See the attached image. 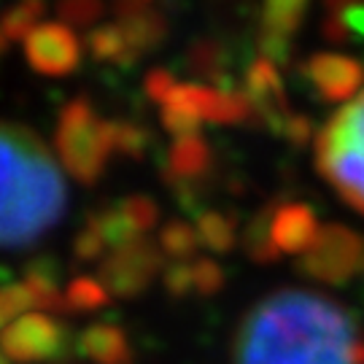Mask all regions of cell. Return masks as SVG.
Listing matches in <instances>:
<instances>
[{"mask_svg": "<svg viewBox=\"0 0 364 364\" xmlns=\"http://www.w3.org/2000/svg\"><path fill=\"white\" fill-rule=\"evenodd\" d=\"M46 14V0H16L11 9L0 16V49H6L11 41H25L41 25Z\"/></svg>", "mask_w": 364, "mask_h": 364, "instance_id": "ac0fdd59", "label": "cell"}, {"mask_svg": "<svg viewBox=\"0 0 364 364\" xmlns=\"http://www.w3.org/2000/svg\"><path fill=\"white\" fill-rule=\"evenodd\" d=\"M243 92H246L251 111H254V122L264 124L275 135H284V127L291 119V111H289L281 76L270 60L251 63V68L246 70V90Z\"/></svg>", "mask_w": 364, "mask_h": 364, "instance_id": "9c48e42d", "label": "cell"}, {"mask_svg": "<svg viewBox=\"0 0 364 364\" xmlns=\"http://www.w3.org/2000/svg\"><path fill=\"white\" fill-rule=\"evenodd\" d=\"M0 348L19 364L57 362L68 364L70 353L76 351V338L68 324L43 313H27L0 332Z\"/></svg>", "mask_w": 364, "mask_h": 364, "instance_id": "8992f818", "label": "cell"}, {"mask_svg": "<svg viewBox=\"0 0 364 364\" xmlns=\"http://www.w3.org/2000/svg\"><path fill=\"white\" fill-rule=\"evenodd\" d=\"M308 9V0H264L262 14V36L259 46L264 60L270 63H289V38L297 33L302 14Z\"/></svg>", "mask_w": 364, "mask_h": 364, "instance_id": "8fae6325", "label": "cell"}, {"mask_svg": "<svg viewBox=\"0 0 364 364\" xmlns=\"http://www.w3.org/2000/svg\"><path fill=\"white\" fill-rule=\"evenodd\" d=\"M122 208H124V213L130 216L132 224L141 230V235L149 232V230L156 224V219H159L156 203L146 195H130L127 200H122Z\"/></svg>", "mask_w": 364, "mask_h": 364, "instance_id": "4dcf8cb0", "label": "cell"}, {"mask_svg": "<svg viewBox=\"0 0 364 364\" xmlns=\"http://www.w3.org/2000/svg\"><path fill=\"white\" fill-rule=\"evenodd\" d=\"M54 146L65 170L84 186L103 178L108 156L114 154L111 122H103L87 97H76L60 111Z\"/></svg>", "mask_w": 364, "mask_h": 364, "instance_id": "277c9868", "label": "cell"}, {"mask_svg": "<svg viewBox=\"0 0 364 364\" xmlns=\"http://www.w3.org/2000/svg\"><path fill=\"white\" fill-rule=\"evenodd\" d=\"M192 284H195L197 297H213L224 289L227 275H224L219 262L200 257V259H192Z\"/></svg>", "mask_w": 364, "mask_h": 364, "instance_id": "4316f807", "label": "cell"}, {"mask_svg": "<svg viewBox=\"0 0 364 364\" xmlns=\"http://www.w3.org/2000/svg\"><path fill=\"white\" fill-rule=\"evenodd\" d=\"M87 46L90 54L100 63H119V65H135V60L130 57L127 41L119 25H97L90 30L87 36Z\"/></svg>", "mask_w": 364, "mask_h": 364, "instance_id": "603a6c76", "label": "cell"}, {"mask_svg": "<svg viewBox=\"0 0 364 364\" xmlns=\"http://www.w3.org/2000/svg\"><path fill=\"white\" fill-rule=\"evenodd\" d=\"M324 36L329 41L343 43V41L348 38V25H346V19H343V16H326L324 19Z\"/></svg>", "mask_w": 364, "mask_h": 364, "instance_id": "d590c367", "label": "cell"}, {"mask_svg": "<svg viewBox=\"0 0 364 364\" xmlns=\"http://www.w3.org/2000/svg\"><path fill=\"white\" fill-rule=\"evenodd\" d=\"M25 60L41 76H70L81 63V43L63 22H43L25 38Z\"/></svg>", "mask_w": 364, "mask_h": 364, "instance_id": "ba28073f", "label": "cell"}, {"mask_svg": "<svg viewBox=\"0 0 364 364\" xmlns=\"http://www.w3.org/2000/svg\"><path fill=\"white\" fill-rule=\"evenodd\" d=\"M22 284H25L27 291H30V297H33V302H36V308L63 313L60 262L54 259V257H49V254H41V257H36V259L27 262Z\"/></svg>", "mask_w": 364, "mask_h": 364, "instance_id": "9a60e30c", "label": "cell"}, {"mask_svg": "<svg viewBox=\"0 0 364 364\" xmlns=\"http://www.w3.org/2000/svg\"><path fill=\"white\" fill-rule=\"evenodd\" d=\"M200 237L192 224L183 219H170L159 232V251L170 257V262H189L195 257Z\"/></svg>", "mask_w": 364, "mask_h": 364, "instance_id": "cb8c5ba5", "label": "cell"}, {"mask_svg": "<svg viewBox=\"0 0 364 364\" xmlns=\"http://www.w3.org/2000/svg\"><path fill=\"white\" fill-rule=\"evenodd\" d=\"M122 27V33H124V41H127V49H130V57L138 63L144 54H149L151 49H156L165 36H168V22H165V16L162 11H146V14H138V16H132V19H124V22H119Z\"/></svg>", "mask_w": 364, "mask_h": 364, "instance_id": "2e32d148", "label": "cell"}, {"mask_svg": "<svg viewBox=\"0 0 364 364\" xmlns=\"http://www.w3.org/2000/svg\"><path fill=\"white\" fill-rule=\"evenodd\" d=\"M362 6V0H324L326 16H343V11H351Z\"/></svg>", "mask_w": 364, "mask_h": 364, "instance_id": "8d00e7d4", "label": "cell"}, {"mask_svg": "<svg viewBox=\"0 0 364 364\" xmlns=\"http://www.w3.org/2000/svg\"><path fill=\"white\" fill-rule=\"evenodd\" d=\"M284 138H287L289 144H294V146L311 144L313 122L308 117H302V114H291V119H289L287 127H284Z\"/></svg>", "mask_w": 364, "mask_h": 364, "instance_id": "836d02e7", "label": "cell"}, {"mask_svg": "<svg viewBox=\"0 0 364 364\" xmlns=\"http://www.w3.org/2000/svg\"><path fill=\"white\" fill-rule=\"evenodd\" d=\"M273 213L275 205H264L262 210H257L248 219V227L243 232V248L257 264H273L281 259V254L273 243Z\"/></svg>", "mask_w": 364, "mask_h": 364, "instance_id": "d6986e66", "label": "cell"}, {"mask_svg": "<svg viewBox=\"0 0 364 364\" xmlns=\"http://www.w3.org/2000/svg\"><path fill=\"white\" fill-rule=\"evenodd\" d=\"M302 76L326 103H340L356 95L364 81V68L343 54H316L302 65Z\"/></svg>", "mask_w": 364, "mask_h": 364, "instance_id": "30bf717a", "label": "cell"}, {"mask_svg": "<svg viewBox=\"0 0 364 364\" xmlns=\"http://www.w3.org/2000/svg\"><path fill=\"white\" fill-rule=\"evenodd\" d=\"M162 178L173 189L181 186H197L210 173V149L208 144L195 135V138H178L168 149L165 159L159 162ZM200 189V186H197Z\"/></svg>", "mask_w": 364, "mask_h": 364, "instance_id": "4fadbf2b", "label": "cell"}, {"mask_svg": "<svg viewBox=\"0 0 364 364\" xmlns=\"http://www.w3.org/2000/svg\"><path fill=\"white\" fill-rule=\"evenodd\" d=\"M111 144H114V154L144 159L151 146V132L132 122H111Z\"/></svg>", "mask_w": 364, "mask_h": 364, "instance_id": "d4e9b609", "label": "cell"}, {"mask_svg": "<svg viewBox=\"0 0 364 364\" xmlns=\"http://www.w3.org/2000/svg\"><path fill=\"white\" fill-rule=\"evenodd\" d=\"M151 3H154V0H114L111 9H114V14L119 16V22H124V19H132V16H138V14L151 11Z\"/></svg>", "mask_w": 364, "mask_h": 364, "instance_id": "e575fe53", "label": "cell"}, {"mask_svg": "<svg viewBox=\"0 0 364 364\" xmlns=\"http://www.w3.org/2000/svg\"><path fill=\"white\" fill-rule=\"evenodd\" d=\"M162 270H165V254L159 251V243L141 237L132 246L111 251L100 262L97 278L111 297L135 299L149 291V287L154 284Z\"/></svg>", "mask_w": 364, "mask_h": 364, "instance_id": "52a82bcc", "label": "cell"}, {"mask_svg": "<svg viewBox=\"0 0 364 364\" xmlns=\"http://www.w3.org/2000/svg\"><path fill=\"white\" fill-rule=\"evenodd\" d=\"M232 364H364V340L353 313L340 302L281 289L243 316Z\"/></svg>", "mask_w": 364, "mask_h": 364, "instance_id": "6da1fadb", "label": "cell"}, {"mask_svg": "<svg viewBox=\"0 0 364 364\" xmlns=\"http://www.w3.org/2000/svg\"><path fill=\"white\" fill-rule=\"evenodd\" d=\"M27 308H36V302L22 281H9L0 287V326H9L11 318L22 316Z\"/></svg>", "mask_w": 364, "mask_h": 364, "instance_id": "83f0119b", "label": "cell"}, {"mask_svg": "<svg viewBox=\"0 0 364 364\" xmlns=\"http://www.w3.org/2000/svg\"><path fill=\"white\" fill-rule=\"evenodd\" d=\"M297 270L311 281L346 287L364 275V235L346 224H324L313 246L299 257Z\"/></svg>", "mask_w": 364, "mask_h": 364, "instance_id": "5b68a950", "label": "cell"}, {"mask_svg": "<svg viewBox=\"0 0 364 364\" xmlns=\"http://www.w3.org/2000/svg\"><path fill=\"white\" fill-rule=\"evenodd\" d=\"M316 168L351 208L364 213V92L318 132Z\"/></svg>", "mask_w": 364, "mask_h": 364, "instance_id": "3957f363", "label": "cell"}, {"mask_svg": "<svg viewBox=\"0 0 364 364\" xmlns=\"http://www.w3.org/2000/svg\"><path fill=\"white\" fill-rule=\"evenodd\" d=\"M103 11V0H57V16L65 27H92Z\"/></svg>", "mask_w": 364, "mask_h": 364, "instance_id": "484cf974", "label": "cell"}, {"mask_svg": "<svg viewBox=\"0 0 364 364\" xmlns=\"http://www.w3.org/2000/svg\"><path fill=\"white\" fill-rule=\"evenodd\" d=\"M186 65L195 76L216 81L224 90H232V78L227 76V54L216 41H195L186 52Z\"/></svg>", "mask_w": 364, "mask_h": 364, "instance_id": "ffe728a7", "label": "cell"}, {"mask_svg": "<svg viewBox=\"0 0 364 364\" xmlns=\"http://www.w3.org/2000/svg\"><path fill=\"white\" fill-rule=\"evenodd\" d=\"M105 243L100 232L92 227L90 221L81 227V232L73 237V259L78 264H90V262H103L105 257Z\"/></svg>", "mask_w": 364, "mask_h": 364, "instance_id": "f546056e", "label": "cell"}, {"mask_svg": "<svg viewBox=\"0 0 364 364\" xmlns=\"http://www.w3.org/2000/svg\"><path fill=\"white\" fill-rule=\"evenodd\" d=\"M111 305V294L105 291L100 278L76 275L63 291V316L65 313H95Z\"/></svg>", "mask_w": 364, "mask_h": 364, "instance_id": "44dd1931", "label": "cell"}, {"mask_svg": "<svg viewBox=\"0 0 364 364\" xmlns=\"http://www.w3.org/2000/svg\"><path fill=\"white\" fill-rule=\"evenodd\" d=\"M0 364H9V359H6V356H3V353H0Z\"/></svg>", "mask_w": 364, "mask_h": 364, "instance_id": "f35d334b", "label": "cell"}, {"mask_svg": "<svg viewBox=\"0 0 364 364\" xmlns=\"http://www.w3.org/2000/svg\"><path fill=\"white\" fill-rule=\"evenodd\" d=\"M318 219L305 203H284L275 205L273 213V243L278 254H305L318 235Z\"/></svg>", "mask_w": 364, "mask_h": 364, "instance_id": "5bb4252c", "label": "cell"}, {"mask_svg": "<svg viewBox=\"0 0 364 364\" xmlns=\"http://www.w3.org/2000/svg\"><path fill=\"white\" fill-rule=\"evenodd\" d=\"M144 90H146V95L154 100V103L165 105V100L170 97V92L176 90V78H173V73H170V70L156 68V70H151V73L146 76Z\"/></svg>", "mask_w": 364, "mask_h": 364, "instance_id": "d6a6232c", "label": "cell"}, {"mask_svg": "<svg viewBox=\"0 0 364 364\" xmlns=\"http://www.w3.org/2000/svg\"><path fill=\"white\" fill-rule=\"evenodd\" d=\"M162 127L178 141V138H195L200 132V119L186 114L181 108L173 105H162Z\"/></svg>", "mask_w": 364, "mask_h": 364, "instance_id": "1f68e13d", "label": "cell"}, {"mask_svg": "<svg viewBox=\"0 0 364 364\" xmlns=\"http://www.w3.org/2000/svg\"><path fill=\"white\" fill-rule=\"evenodd\" d=\"M235 227H237V221L232 216H227L221 210H203L197 216L195 230L203 246L210 248L213 254H227V251H232L235 240H237Z\"/></svg>", "mask_w": 364, "mask_h": 364, "instance_id": "7402d4cb", "label": "cell"}, {"mask_svg": "<svg viewBox=\"0 0 364 364\" xmlns=\"http://www.w3.org/2000/svg\"><path fill=\"white\" fill-rule=\"evenodd\" d=\"M343 19H346V25L351 27V30H356V33H362L364 36V6H356V9H351V11L343 14Z\"/></svg>", "mask_w": 364, "mask_h": 364, "instance_id": "74e56055", "label": "cell"}, {"mask_svg": "<svg viewBox=\"0 0 364 364\" xmlns=\"http://www.w3.org/2000/svg\"><path fill=\"white\" fill-rule=\"evenodd\" d=\"M76 353L90 364H135L127 332L111 321H95L76 335Z\"/></svg>", "mask_w": 364, "mask_h": 364, "instance_id": "7c38bea8", "label": "cell"}, {"mask_svg": "<svg viewBox=\"0 0 364 364\" xmlns=\"http://www.w3.org/2000/svg\"><path fill=\"white\" fill-rule=\"evenodd\" d=\"M68 186L49 149L22 124L0 122V248H27L60 224Z\"/></svg>", "mask_w": 364, "mask_h": 364, "instance_id": "7a4b0ae2", "label": "cell"}, {"mask_svg": "<svg viewBox=\"0 0 364 364\" xmlns=\"http://www.w3.org/2000/svg\"><path fill=\"white\" fill-rule=\"evenodd\" d=\"M162 289L168 291V297L183 299L195 294V284H192V262H170L162 270Z\"/></svg>", "mask_w": 364, "mask_h": 364, "instance_id": "f1b7e54d", "label": "cell"}, {"mask_svg": "<svg viewBox=\"0 0 364 364\" xmlns=\"http://www.w3.org/2000/svg\"><path fill=\"white\" fill-rule=\"evenodd\" d=\"M87 221H90L92 227L100 232L105 246L114 248V251L127 248V246H132V243H138V240H141V230H138V227L130 221V216L124 213L122 203L108 205V208H100L97 213H90V219Z\"/></svg>", "mask_w": 364, "mask_h": 364, "instance_id": "e0dca14e", "label": "cell"}]
</instances>
